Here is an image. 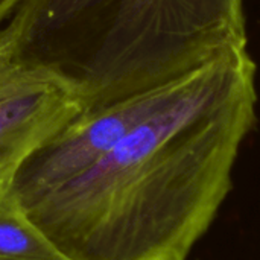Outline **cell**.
I'll list each match as a JSON object with an SVG mask.
<instances>
[{"label":"cell","instance_id":"obj_1","mask_svg":"<svg viewBox=\"0 0 260 260\" xmlns=\"http://www.w3.org/2000/svg\"><path fill=\"white\" fill-rule=\"evenodd\" d=\"M256 107L250 52L215 61L24 213L70 260H187L233 189Z\"/></svg>","mask_w":260,"mask_h":260},{"label":"cell","instance_id":"obj_2","mask_svg":"<svg viewBox=\"0 0 260 260\" xmlns=\"http://www.w3.org/2000/svg\"><path fill=\"white\" fill-rule=\"evenodd\" d=\"M0 38L101 108L247 52L244 0H24Z\"/></svg>","mask_w":260,"mask_h":260},{"label":"cell","instance_id":"obj_3","mask_svg":"<svg viewBox=\"0 0 260 260\" xmlns=\"http://www.w3.org/2000/svg\"><path fill=\"white\" fill-rule=\"evenodd\" d=\"M175 82L82 111L15 166L0 183V198L23 212L38 204L104 158L131 128L169 99Z\"/></svg>","mask_w":260,"mask_h":260},{"label":"cell","instance_id":"obj_4","mask_svg":"<svg viewBox=\"0 0 260 260\" xmlns=\"http://www.w3.org/2000/svg\"><path fill=\"white\" fill-rule=\"evenodd\" d=\"M82 111V102L61 79L17 58L0 38V183Z\"/></svg>","mask_w":260,"mask_h":260},{"label":"cell","instance_id":"obj_5","mask_svg":"<svg viewBox=\"0 0 260 260\" xmlns=\"http://www.w3.org/2000/svg\"><path fill=\"white\" fill-rule=\"evenodd\" d=\"M0 260H70L24 213L0 198Z\"/></svg>","mask_w":260,"mask_h":260},{"label":"cell","instance_id":"obj_6","mask_svg":"<svg viewBox=\"0 0 260 260\" xmlns=\"http://www.w3.org/2000/svg\"><path fill=\"white\" fill-rule=\"evenodd\" d=\"M24 0H0V27L12 17V14L20 8Z\"/></svg>","mask_w":260,"mask_h":260}]
</instances>
